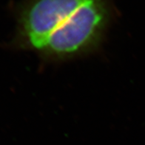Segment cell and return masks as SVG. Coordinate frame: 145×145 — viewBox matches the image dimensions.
I'll return each instance as SVG.
<instances>
[{"label": "cell", "instance_id": "6da1fadb", "mask_svg": "<svg viewBox=\"0 0 145 145\" xmlns=\"http://www.w3.org/2000/svg\"><path fill=\"white\" fill-rule=\"evenodd\" d=\"M108 20L105 0H30L12 44L46 59L73 58L99 46Z\"/></svg>", "mask_w": 145, "mask_h": 145}]
</instances>
